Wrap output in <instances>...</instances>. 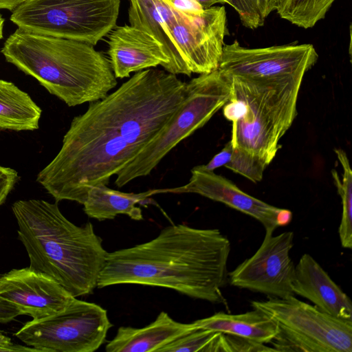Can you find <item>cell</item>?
Returning <instances> with one entry per match:
<instances>
[{
  "mask_svg": "<svg viewBox=\"0 0 352 352\" xmlns=\"http://www.w3.org/2000/svg\"><path fill=\"white\" fill-rule=\"evenodd\" d=\"M18 179L15 170L0 166V206L6 201Z\"/></svg>",
  "mask_w": 352,
  "mask_h": 352,
  "instance_id": "obj_28",
  "label": "cell"
},
{
  "mask_svg": "<svg viewBox=\"0 0 352 352\" xmlns=\"http://www.w3.org/2000/svg\"><path fill=\"white\" fill-rule=\"evenodd\" d=\"M282 0H260L263 16L266 17L273 11L276 10Z\"/></svg>",
  "mask_w": 352,
  "mask_h": 352,
  "instance_id": "obj_33",
  "label": "cell"
},
{
  "mask_svg": "<svg viewBox=\"0 0 352 352\" xmlns=\"http://www.w3.org/2000/svg\"><path fill=\"white\" fill-rule=\"evenodd\" d=\"M41 108L14 83L0 80V130L38 129Z\"/></svg>",
  "mask_w": 352,
  "mask_h": 352,
  "instance_id": "obj_21",
  "label": "cell"
},
{
  "mask_svg": "<svg viewBox=\"0 0 352 352\" xmlns=\"http://www.w3.org/2000/svg\"><path fill=\"white\" fill-rule=\"evenodd\" d=\"M292 290L294 294L307 298L320 311L340 319L352 320L350 298L309 254H304L295 266Z\"/></svg>",
  "mask_w": 352,
  "mask_h": 352,
  "instance_id": "obj_16",
  "label": "cell"
},
{
  "mask_svg": "<svg viewBox=\"0 0 352 352\" xmlns=\"http://www.w3.org/2000/svg\"><path fill=\"white\" fill-rule=\"evenodd\" d=\"M336 0H282L278 9L281 19L308 29L324 19Z\"/></svg>",
  "mask_w": 352,
  "mask_h": 352,
  "instance_id": "obj_23",
  "label": "cell"
},
{
  "mask_svg": "<svg viewBox=\"0 0 352 352\" xmlns=\"http://www.w3.org/2000/svg\"><path fill=\"white\" fill-rule=\"evenodd\" d=\"M337 155L342 169L340 177L336 169H332L331 175L342 201V217L338 228V234L342 246L344 248H352V170L346 153L341 148H336Z\"/></svg>",
  "mask_w": 352,
  "mask_h": 352,
  "instance_id": "obj_22",
  "label": "cell"
},
{
  "mask_svg": "<svg viewBox=\"0 0 352 352\" xmlns=\"http://www.w3.org/2000/svg\"><path fill=\"white\" fill-rule=\"evenodd\" d=\"M21 314L15 305L0 298V323L8 322Z\"/></svg>",
  "mask_w": 352,
  "mask_h": 352,
  "instance_id": "obj_30",
  "label": "cell"
},
{
  "mask_svg": "<svg viewBox=\"0 0 352 352\" xmlns=\"http://www.w3.org/2000/svg\"><path fill=\"white\" fill-rule=\"evenodd\" d=\"M5 19L2 16L0 13V39L3 38V28L4 24Z\"/></svg>",
  "mask_w": 352,
  "mask_h": 352,
  "instance_id": "obj_36",
  "label": "cell"
},
{
  "mask_svg": "<svg viewBox=\"0 0 352 352\" xmlns=\"http://www.w3.org/2000/svg\"><path fill=\"white\" fill-rule=\"evenodd\" d=\"M109 60L116 78L161 65L170 73V60L161 44L146 32L125 25L109 34Z\"/></svg>",
  "mask_w": 352,
  "mask_h": 352,
  "instance_id": "obj_15",
  "label": "cell"
},
{
  "mask_svg": "<svg viewBox=\"0 0 352 352\" xmlns=\"http://www.w3.org/2000/svg\"><path fill=\"white\" fill-rule=\"evenodd\" d=\"M170 0H129L130 25L151 34L162 45L170 60V74L191 76L168 30Z\"/></svg>",
  "mask_w": 352,
  "mask_h": 352,
  "instance_id": "obj_18",
  "label": "cell"
},
{
  "mask_svg": "<svg viewBox=\"0 0 352 352\" xmlns=\"http://www.w3.org/2000/svg\"><path fill=\"white\" fill-rule=\"evenodd\" d=\"M120 0H27L10 15L19 28L93 46L116 27Z\"/></svg>",
  "mask_w": 352,
  "mask_h": 352,
  "instance_id": "obj_8",
  "label": "cell"
},
{
  "mask_svg": "<svg viewBox=\"0 0 352 352\" xmlns=\"http://www.w3.org/2000/svg\"><path fill=\"white\" fill-rule=\"evenodd\" d=\"M57 203L14 202L18 237L29 256L30 269L56 282L74 297L89 294L97 287L108 252L91 223L74 225Z\"/></svg>",
  "mask_w": 352,
  "mask_h": 352,
  "instance_id": "obj_3",
  "label": "cell"
},
{
  "mask_svg": "<svg viewBox=\"0 0 352 352\" xmlns=\"http://www.w3.org/2000/svg\"><path fill=\"white\" fill-rule=\"evenodd\" d=\"M229 239L219 229L171 225L153 239L108 253L97 287L138 284L226 303Z\"/></svg>",
  "mask_w": 352,
  "mask_h": 352,
  "instance_id": "obj_2",
  "label": "cell"
},
{
  "mask_svg": "<svg viewBox=\"0 0 352 352\" xmlns=\"http://www.w3.org/2000/svg\"><path fill=\"white\" fill-rule=\"evenodd\" d=\"M26 1L27 0H0V9H6L12 12Z\"/></svg>",
  "mask_w": 352,
  "mask_h": 352,
  "instance_id": "obj_34",
  "label": "cell"
},
{
  "mask_svg": "<svg viewBox=\"0 0 352 352\" xmlns=\"http://www.w3.org/2000/svg\"><path fill=\"white\" fill-rule=\"evenodd\" d=\"M186 85L164 70L138 72L74 118L60 150L37 182L56 202L83 204L92 187L109 184L171 119Z\"/></svg>",
  "mask_w": 352,
  "mask_h": 352,
  "instance_id": "obj_1",
  "label": "cell"
},
{
  "mask_svg": "<svg viewBox=\"0 0 352 352\" xmlns=\"http://www.w3.org/2000/svg\"><path fill=\"white\" fill-rule=\"evenodd\" d=\"M293 245L292 231L276 236L265 232L256 252L228 273L230 283L276 298L294 296L295 265L289 256Z\"/></svg>",
  "mask_w": 352,
  "mask_h": 352,
  "instance_id": "obj_11",
  "label": "cell"
},
{
  "mask_svg": "<svg viewBox=\"0 0 352 352\" xmlns=\"http://www.w3.org/2000/svg\"><path fill=\"white\" fill-rule=\"evenodd\" d=\"M236 11L241 23L245 28L256 29L264 25L260 0H224Z\"/></svg>",
  "mask_w": 352,
  "mask_h": 352,
  "instance_id": "obj_26",
  "label": "cell"
},
{
  "mask_svg": "<svg viewBox=\"0 0 352 352\" xmlns=\"http://www.w3.org/2000/svg\"><path fill=\"white\" fill-rule=\"evenodd\" d=\"M275 351L272 347L221 332L218 352Z\"/></svg>",
  "mask_w": 352,
  "mask_h": 352,
  "instance_id": "obj_27",
  "label": "cell"
},
{
  "mask_svg": "<svg viewBox=\"0 0 352 352\" xmlns=\"http://www.w3.org/2000/svg\"><path fill=\"white\" fill-rule=\"evenodd\" d=\"M167 25L191 74H208L218 69L228 32L224 6L192 14L180 12L173 6Z\"/></svg>",
  "mask_w": 352,
  "mask_h": 352,
  "instance_id": "obj_10",
  "label": "cell"
},
{
  "mask_svg": "<svg viewBox=\"0 0 352 352\" xmlns=\"http://www.w3.org/2000/svg\"><path fill=\"white\" fill-rule=\"evenodd\" d=\"M276 323L275 351L352 352V320L329 315L294 297L254 300Z\"/></svg>",
  "mask_w": 352,
  "mask_h": 352,
  "instance_id": "obj_7",
  "label": "cell"
},
{
  "mask_svg": "<svg viewBox=\"0 0 352 352\" xmlns=\"http://www.w3.org/2000/svg\"><path fill=\"white\" fill-rule=\"evenodd\" d=\"M232 149L233 146L230 140L221 151L215 155L208 164L197 166L204 170L214 171L215 169L224 166L229 161Z\"/></svg>",
  "mask_w": 352,
  "mask_h": 352,
  "instance_id": "obj_29",
  "label": "cell"
},
{
  "mask_svg": "<svg viewBox=\"0 0 352 352\" xmlns=\"http://www.w3.org/2000/svg\"><path fill=\"white\" fill-rule=\"evenodd\" d=\"M1 52L69 107L102 99L118 83L109 59L83 42L18 28Z\"/></svg>",
  "mask_w": 352,
  "mask_h": 352,
  "instance_id": "obj_4",
  "label": "cell"
},
{
  "mask_svg": "<svg viewBox=\"0 0 352 352\" xmlns=\"http://www.w3.org/2000/svg\"><path fill=\"white\" fill-rule=\"evenodd\" d=\"M197 328L238 336L260 344H268L278 333L276 322L265 312L254 308L243 314L218 312L192 322Z\"/></svg>",
  "mask_w": 352,
  "mask_h": 352,
  "instance_id": "obj_19",
  "label": "cell"
},
{
  "mask_svg": "<svg viewBox=\"0 0 352 352\" xmlns=\"http://www.w3.org/2000/svg\"><path fill=\"white\" fill-rule=\"evenodd\" d=\"M173 7L184 13H199L204 10L196 0H170Z\"/></svg>",
  "mask_w": 352,
  "mask_h": 352,
  "instance_id": "obj_31",
  "label": "cell"
},
{
  "mask_svg": "<svg viewBox=\"0 0 352 352\" xmlns=\"http://www.w3.org/2000/svg\"><path fill=\"white\" fill-rule=\"evenodd\" d=\"M197 329L193 323H182L162 311L142 328L120 327L105 346L107 352H158L184 334Z\"/></svg>",
  "mask_w": 352,
  "mask_h": 352,
  "instance_id": "obj_17",
  "label": "cell"
},
{
  "mask_svg": "<svg viewBox=\"0 0 352 352\" xmlns=\"http://www.w3.org/2000/svg\"><path fill=\"white\" fill-rule=\"evenodd\" d=\"M311 44L242 47L237 40L224 44L218 70L228 76L271 78L306 73L317 62Z\"/></svg>",
  "mask_w": 352,
  "mask_h": 352,
  "instance_id": "obj_12",
  "label": "cell"
},
{
  "mask_svg": "<svg viewBox=\"0 0 352 352\" xmlns=\"http://www.w3.org/2000/svg\"><path fill=\"white\" fill-rule=\"evenodd\" d=\"M231 82L218 69L199 74L186 85L185 98L171 119L116 175L121 188L149 175L179 142L204 126L229 100Z\"/></svg>",
  "mask_w": 352,
  "mask_h": 352,
  "instance_id": "obj_6",
  "label": "cell"
},
{
  "mask_svg": "<svg viewBox=\"0 0 352 352\" xmlns=\"http://www.w3.org/2000/svg\"><path fill=\"white\" fill-rule=\"evenodd\" d=\"M159 193H195L251 216L260 221L265 232L273 233L278 227L289 224L292 219L290 210L268 204L241 190L227 178L214 171L195 166L189 182L182 186L157 189Z\"/></svg>",
  "mask_w": 352,
  "mask_h": 352,
  "instance_id": "obj_13",
  "label": "cell"
},
{
  "mask_svg": "<svg viewBox=\"0 0 352 352\" xmlns=\"http://www.w3.org/2000/svg\"><path fill=\"white\" fill-rule=\"evenodd\" d=\"M221 332L197 328L180 336L158 352H218Z\"/></svg>",
  "mask_w": 352,
  "mask_h": 352,
  "instance_id": "obj_24",
  "label": "cell"
},
{
  "mask_svg": "<svg viewBox=\"0 0 352 352\" xmlns=\"http://www.w3.org/2000/svg\"><path fill=\"white\" fill-rule=\"evenodd\" d=\"M204 10L208 9L216 3H226L224 0H196Z\"/></svg>",
  "mask_w": 352,
  "mask_h": 352,
  "instance_id": "obj_35",
  "label": "cell"
},
{
  "mask_svg": "<svg viewBox=\"0 0 352 352\" xmlns=\"http://www.w3.org/2000/svg\"><path fill=\"white\" fill-rule=\"evenodd\" d=\"M268 165L265 160L233 147L230 158L223 166L253 182H258L262 179Z\"/></svg>",
  "mask_w": 352,
  "mask_h": 352,
  "instance_id": "obj_25",
  "label": "cell"
},
{
  "mask_svg": "<svg viewBox=\"0 0 352 352\" xmlns=\"http://www.w3.org/2000/svg\"><path fill=\"white\" fill-rule=\"evenodd\" d=\"M0 298L39 320L64 311L74 299L61 285L29 267L0 276Z\"/></svg>",
  "mask_w": 352,
  "mask_h": 352,
  "instance_id": "obj_14",
  "label": "cell"
},
{
  "mask_svg": "<svg viewBox=\"0 0 352 352\" xmlns=\"http://www.w3.org/2000/svg\"><path fill=\"white\" fill-rule=\"evenodd\" d=\"M0 346L9 349L11 351H36L40 352L34 347H27L21 345H16L12 343L11 340L3 334L0 333Z\"/></svg>",
  "mask_w": 352,
  "mask_h": 352,
  "instance_id": "obj_32",
  "label": "cell"
},
{
  "mask_svg": "<svg viewBox=\"0 0 352 352\" xmlns=\"http://www.w3.org/2000/svg\"><path fill=\"white\" fill-rule=\"evenodd\" d=\"M157 193V189L133 193L111 189L107 185L92 187L83 203L84 212L98 221L113 219L118 214H126L133 220L143 219L142 212L137 204Z\"/></svg>",
  "mask_w": 352,
  "mask_h": 352,
  "instance_id": "obj_20",
  "label": "cell"
},
{
  "mask_svg": "<svg viewBox=\"0 0 352 352\" xmlns=\"http://www.w3.org/2000/svg\"><path fill=\"white\" fill-rule=\"evenodd\" d=\"M111 327L107 310L74 298L64 311L28 322L14 336L40 352H93Z\"/></svg>",
  "mask_w": 352,
  "mask_h": 352,
  "instance_id": "obj_9",
  "label": "cell"
},
{
  "mask_svg": "<svg viewBox=\"0 0 352 352\" xmlns=\"http://www.w3.org/2000/svg\"><path fill=\"white\" fill-rule=\"evenodd\" d=\"M305 74L271 78L228 76L231 96L222 109L224 117L232 122L230 142L234 148L258 156L268 164L272 162L281 148L280 140L297 116Z\"/></svg>",
  "mask_w": 352,
  "mask_h": 352,
  "instance_id": "obj_5",
  "label": "cell"
}]
</instances>
